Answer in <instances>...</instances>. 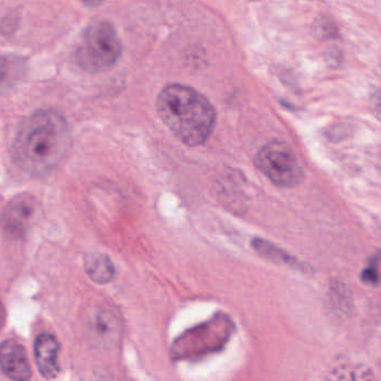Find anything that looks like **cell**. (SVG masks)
<instances>
[{
    "instance_id": "6da1fadb",
    "label": "cell",
    "mask_w": 381,
    "mask_h": 381,
    "mask_svg": "<svg viewBox=\"0 0 381 381\" xmlns=\"http://www.w3.org/2000/svg\"><path fill=\"white\" fill-rule=\"evenodd\" d=\"M70 144L71 136L63 115L38 110L21 123L14 140V157L26 173L46 175L63 160Z\"/></svg>"
},
{
    "instance_id": "7a4b0ae2",
    "label": "cell",
    "mask_w": 381,
    "mask_h": 381,
    "mask_svg": "<svg viewBox=\"0 0 381 381\" xmlns=\"http://www.w3.org/2000/svg\"><path fill=\"white\" fill-rule=\"evenodd\" d=\"M156 105L162 122L186 146H200L212 136L216 111L196 89L169 84L160 91Z\"/></svg>"
},
{
    "instance_id": "3957f363",
    "label": "cell",
    "mask_w": 381,
    "mask_h": 381,
    "mask_svg": "<svg viewBox=\"0 0 381 381\" xmlns=\"http://www.w3.org/2000/svg\"><path fill=\"white\" fill-rule=\"evenodd\" d=\"M121 53L122 44L117 29L110 21L99 19L84 29L75 58L84 71L99 73L114 66Z\"/></svg>"
},
{
    "instance_id": "277c9868",
    "label": "cell",
    "mask_w": 381,
    "mask_h": 381,
    "mask_svg": "<svg viewBox=\"0 0 381 381\" xmlns=\"http://www.w3.org/2000/svg\"><path fill=\"white\" fill-rule=\"evenodd\" d=\"M255 166L269 181L283 188H293L304 178V170L294 150L277 140L262 146L256 154Z\"/></svg>"
},
{
    "instance_id": "5b68a950",
    "label": "cell",
    "mask_w": 381,
    "mask_h": 381,
    "mask_svg": "<svg viewBox=\"0 0 381 381\" xmlns=\"http://www.w3.org/2000/svg\"><path fill=\"white\" fill-rule=\"evenodd\" d=\"M36 210V200L31 193H21L9 201L4 209L0 225L7 234L19 238L26 232Z\"/></svg>"
},
{
    "instance_id": "8992f818",
    "label": "cell",
    "mask_w": 381,
    "mask_h": 381,
    "mask_svg": "<svg viewBox=\"0 0 381 381\" xmlns=\"http://www.w3.org/2000/svg\"><path fill=\"white\" fill-rule=\"evenodd\" d=\"M0 369L14 381H29L32 368L24 345L15 340L0 343Z\"/></svg>"
},
{
    "instance_id": "52a82bcc",
    "label": "cell",
    "mask_w": 381,
    "mask_h": 381,
    "mask_svg": "<svg viewBox=\"0 0 381 381\" xmlns=\"http://www.w3.org/2000/svg\"><path fill=\"white\" fill-rule=\"evenodd\" d=\"M89 329L97 343L107 348L112 347L120 339V318L111 308H99L90 318Z\"/></svg>"
},
{
    "instance_id": "ba28073f",
    "label": "cell",
    "mask_w": 381,
    "mask_h": 381,
    "mask_svg": "<svg viewBox=\"0 0 381 381\" xmlns=\"http://www.w3.org/2000/svg\"><path fill=\"white\" fill-rule=\"evenodd\" d=\"M60 350V342L53 334L42 333L35 340V359L38 370L44 378L54 379L58 376Z\"/></svg>"
},
{
    "instance_id": "9c48e42d",
    "label": "cell",
    "mask_w": 381,
    "mask_h": 381,
    "mask_svg": "<svg viewBox=\"0 0 381 381\" xmlns=\"http://www.w3.org/2000/svg\"><path fill=\"white\" fill-rule=\"evenodd\" d=\"M27 72V63L18 55H0V95L13 90Z\"/></svg>"
},
{
    "instance_id": "30bf717a",
    "label": "cell",
    "mask_w": 381,
    "mask_h": 381,
    "mask_svg": "<svg viewBox=\"0 0 381 381\" xmlns=\"http://www.w3.org/2000/svg\"><path fill=\"white\" fill-rule=\"evenodd\" d=\"M84 264L87 277L97 284H107L114 279V265L104 254H90Z\"/></svg>"
},
{
    "instance_id": "8fae6325",
    "label": "cell",
    "mask_w": 381,
    "mask_h": 381,
    "mask_svg": "<svg viewBox=\"0 0 381 381\" xmlns=\"http://www.w3.org/2000/svg\"><path fill=\"white\" fill-rule=\"evenodd\" d=\"M252 245H253L254 249L256 252H259L261 255L267 257V259H271V261L284 264V265H289V267H294V269H302V265L292 255L283 251L282 248L277 247V245H273V244L269 243L267 240L255 238Z\"/></svg>"
},
{
    "instance_id": "7c38bea8",
    "label": "cell",
    "mask_w": 381,
    "mask_h": 381,
    "mask_svg": "<svg viewBox=\"0 0 381 381\" xmlns=\"http://www.w3.org/2000/svg\"><path fill=\"white\" fill-rule=\"evenodd\" d=\"M361 279L368 284L376 285L379 282L378 259L375 263H371L367 269H363Z\"/></svg>"
},
{
    "instance_id": "4fadbf2b",
    "label": "cell",
    "mask_w": 381,
    "mask_h": 381,
    "mask_svg": "<svg viewBox=\"0 0 381 381\" xmlns=\"http://www.w3.org/2000/svg\"><path fill=\"white\" fill-rule=\"evenodd\" d=\"M6 321V312L5 308H4L3 303L0 301V331L3 330L4 326H5Z\"/></svg>"
}]
</instances>
